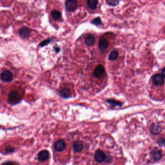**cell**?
I'll return each instance as SVG.
<instances>
[{
  "mask_svg": "<svg viewBox=\"0 0 165 165\" xmlns=\"http://www.w3.org/2000/svg\"><path fill=\"white\" fill-rule=\"evenodd\" d=\"M1 79L5 82H9L13 80V75L12 72L8 70L3 71L1 75Z\"/></svg>",
  "mask_w": 165,
  "mask_h": 165,
  "instance_id": "obj_10",
  "label": "cell"
},
{
  "mask_svg": "<svg viewBox=\"0 0 165 165\" xmlns=\"http://www.w3.org/2000/svg\"><path fill=\"white\" fill-rule=\"evenodd\" d=\"M54 157L56 161L62 164L68 163L70 158L71 144L70 141L60 139L55 141L53 145Z\"/></svg>",
  "mask_w": 165,
  "mask_h": 165,
  "instance_id": "obj_2",
  "label": "cell"
},
{
  "mask_svg": "<svg viewBox=\"0 0 165 165\" xmlns=\"http://www.w3.org/2000/svg\"><path fill=\"white\" fill-rule=\"evenodd\" d=\"M118 56V52L117 50H113L110 53L108 58L110 61H115L117 59Z\"/></svg>",
  "mask_w": 165,
  "mask_h": 165,
  "instance_id": "obj_18",
  "label": "cell"
},
{
  "mask_svg": "<svg viewBox=\"0 0 165 165\" xmlns=\"http://www.w3.org/2000/svg\"><path fill=\"white\" fill-rule=\"evenodd\" d=\"M73 158L77 165H88L90 161L89 145L83 138L78 136L73 141Z\"/></svg>",
  "mask_w": 165,
  "mask_h": 165,
  "instance_id": "obj_1",
  "label": "cell"
},
{
  "mask_svg": "<svg viewBox=\"0 0 165 165\" xmlns=\"http://www.w3.org/2000/svg\"><path fill=\"white\" fill-rule=\"evenodd\" d=\"M153 82L155 85L161 86L164 82L163 77L160 74H156L153 76Z\"/></svg>",
  "mask_w": 165,
  "mask_h": 165,
  "instance_id": "obj_14",
  "label": "cell"
},
{
  "mask_svg": "<svg viewBox=\"0 0 165 165\" xmlns=\"http://www.w3.org/2000/svg\"><path fill=\"white\" fill-rule=\"evenodd\" d=\"M109 42L105 39H100L99 42V48L102 51L105 50L109 46Z\"/></svg>",
  "mask_w": 165,
  "mask_h": 165,
  "instance_id": "obj_15",
  "label": "cell"
},
{
  "mask_svg": "<svg viewBox=\"0 0 165 165\" xmlns=\"http://www.w3.org/2000/svg\"><path fill=\"white\" fill-rule=\"evenodd\" d=\"M162 76L165 78V68H163V70H162Z\"/></svg>",
  "mask_w": 165,
  "mask_h": 165,
  "instance_id": "obj_26",
  "label": "cell"
},
{
  "mask_svg": "<svg viewBox=\"0 0 165 165\" xmlns=\"http://www.w3.org/2000/svg\"><path fill=\"white\" fill-rule=\"evenodd\" d=\"M51 15L53 19H54L55 21L60 20L62 17V13L58 10H52L51 12Z\"/></svg>",
  "mask_w": 165,
  "mask_h": 165,
  "instance_id": "obj_17",
  "label": "cell"
},
{
  "mask_svg": "<svg viewBox=\"0 0 165 165\" xmlns=\"http://www.w3.org/2000/svg\"><path fill=\"white\" fill-rule=\"evenodd\" d=\"M107 102L112 106H121L122 104L121 102L116 100H112V99H109L107 100Z\"/></svg>",
  "mask_w": 165,
  "mask_h": 165,
  "instance_id": "obj_19",
  "label": "cell"
},
{
  "mask_svg": "<svg viewBox=\"0 0 165 165\" xmlns=\"http://www.w3.org/2000/svg\"><path fill=\"white\" fill-rule=\"evenodd\" d=\"M52 41V39L51 38H49V39H46V40H45L43 41H42L39 44V46L40 47H43L44 46H47L48 45H49V44H50L51 42V41Z\"/></svg>",
  "mask_w": 165,
  "mask_h": 165,
  "instance_id": "obj_21",
  "label": "cell"
},
{
  "mask_svg": "<svg viewBox=\"0 0 165 165\" xmlns=\"http://www.w3.org/2000/svg\"><path fill=\"white\" fill-rule=\"evenodd\" d=\"M50 158V153L48 150H42L37 154V159L39 163L43 164H47L49 162Z\"/></svg>",
  "mask_w": 165,
  "mask_h": 165,
  "instance_id": "obj_5",
  "label": "cell"
},
{
  "mask_svg": "<svg viewBox=\"0 0 165 165\" xmlns=\"http://www.w3.org/2000/svg\"><path fill=\"white\" fill-rule=\"evenodd\" d=\"M150 133L153 135H158L162 132L161 125L158 123H152L149 127Z\"/></svg>",
  "mask_w": 165,
  "mask_h": 165,
  "instance_id": "obj_8",
  "label": "cell"
},
{
  "mask_svg": "<svg viewBox=\"0 0 165 165\" xmlns=\"http://www.w3.org/2000/svg\"><path fill=\"white\" fill-rule=\"evenodd\" d=\"M98 2L96 0H89L87 1V6L92 10H95L97 8Z\"/></svg>",
  "mask_w": 165,
  "mask_h": 165,
  "instance_id": "obj_16",
  "label": "cell"
},
{
  "mask_svg": "<svg viewBox=\"0 0 165 165\" xmlns=\"http://www.w3.org/2000/svg\"><path fill=\"white\" fill-rule=\"evenodd\" d=\"M105 72V69L103 65L98 64L96 66L93 71V76L96 78H99L102 77Z\"/></svg>",
  "mask_w": 165,
  "mask_h": 165,
  "instance_id": "obj_9",
  "label": "cell"
},
{
  "mask_svg": "<svg viewBox=\"0 0 165 165\" xmlns=\"http://www.w3.org/2000/svg\"><path fill=\"white\" fill-rule=\"evenodd\" d=\"M22 98L20 93L16 91L10 92L8 96L7 102L11 105H16L21 102Z\"/></svg>",
  "mask_w": 165,
  "mask_h": 165,
  "instance_id": "obj_4",
  "label": "cell"
},
{
  "mask_svg": "<svg viewBox=\"0 0 165 165\" xmlns=\"http://www.w3.org/2000/svg\"><path fill=\"white\" fill-rule=\"evenodd\" d=\"M158 143L160 145L164 144H165V139H161L158 141Z\"/></svg>",
  "mask_w": 165,
  "mask_h": 165,
  "instance_id": "obj_23",
  "label": "cell"
},
{
  "mask_svg": "<svg viewBox=\"0 0 165 165\" xmlns=\"http://www.w3.org/2000/svg\"><path fill=\"white\" fill-rule=\"evenodd\" d=\"M150 157L153 161H159L162 158L163 153L161 150L158 148H155L151 151L150 153Z\"/></svg>",
  "mask_w": 165,
  "mask_h": 165,
  "instance_id": "obj_6",
  "label": "cell"
},
{
  "mask_svg": "<svg viewBox=\"0 0 165 165\" xmlns=\"http://www.w3.org/2000/svg\"><path fill=\"white\" fill-rule=\"evenodd\" d=\"M84 42L87 46L92 47L94 45L96 42V38L92 34H86L84 37Z\"/></svg>",
  "mask_w": 165,
  "mask_h": 165,
  "instance_id": "obj_11",
  "label": "cell"
},
{
  "mask_svg": "<svg viewBox=\"0 0 165 165\" xmlns=\"http://www.w3.org/2000/svg\"><path fill=\"white\" fill-rule=\"evenodd\" d=\"M91 23L96 25V26H98V25H101L102 24V21H101V18L100 17H96L95 19H93L91 22Z\"/></svg>",
  "mask_w": 165,
  "mask_h": 165,
  "instance_id": "obj_20",
  "label": "cell"
},
{
  "mask_svg": "<svg viewBox=\"0 0 165 165\" xmlns=\"http://www.w3.org/2000/svg\"><path fill=\"white\" fill-rule=\"evenodd\" d=\"M66 10L68 12H73L76 10L78 8V2L74 0H68L65 2Z\"/></svg>",
  "mask_w": 165,
  "mask_h": 165,
  "instance_id": "obj_7",
  "label": "cell"
},
{
  "mask_svg": "<svg viewBox=\"0 0 165 165\" xmlns=\"http://www.w3.org/2000/svg\"><path fill=\"white\" fill-rule=\"evenodd\" d=\"M2 165H15V164L14 163H13L12 162H5V163H3Z\"/></svg>",
  "mask_w": 165,
  "mask_h": 165,
  "instance_id": "obj_24",
  "label": "cell"
},
{
  "mask_svg": "<svg viewBox=\"0 0 165 165\" xmlns=\"http://www.w3.org/2000/svg\"><path fill=\"white\" fill-rule=\"evenodd\" d=\"M108 153L104 150L101 149H97L95 151L93 154V161L96 165H100L104 164L106 160Z\"/></svg>",
  "mask_w": 165,
  "mask_h": 165,
  "instance_id": "obj_3",
  "label": "cell"
},
{
  "mask_svg": "<svg viewBox=\"0 0 165 165\" xmlns=\"http://www.w3.org/2000/svg\"><path fill=\"white\" fill-rule=\"evenodd\" d=\"M106 3L108 4L109 6H112V7H115V6H117L119 3V1H106Z\"/></svg>",
  "mask_w": 165,
  "mask_h": 165,
  "instance_id": "obj_22",
  "label": "cell"
},
{
  "mask_svg": "<svg viewBox=\"0 0 165 165\" xmlns=\"http://www.w3.org/2000/svg\"><path fill=\"white\" fill-rule=\"evenodd\" d=\"M31 30L27 27L23 26L19 30V35L22 38H28L30 36Z\"/></svg>",
  "mask_w": 165,
  "mask_h": 165,
  "instance_id": "obj_12",
  "label": "cell"
},
{
  "mask_svg": "<svg viewBox=\"0 0 165 165\" xmlns=\"http://www.w3.org/2000/svg\"><path fill=\"white\" fill-rule=\"evenodd\" d=\"M54 49L56 53H59V52L60 51V48H59V47L56 46V47H54Z\"/></svg>",
  "mask_w": 165,
  "mask_h": 165,
  "instance_id": "obj_25",
  "label": "cell"
},
{
  "mask_svg": "<svg viewBox=\"0 0 165 165\" xmlns=\"http://www.w3.org/2000/svg\"><path fill=\"white\" fill-rule=\"evenodd\" d=\"M60 97L64 99H68L71 97V92L70 89L66 87L62 88L59 92Z\"/></svg>",
  "mask_w": 165,
  "mask_h": 165,
  "instance_id": "obj_13",
  "label": "cell"
}]
</instances>
